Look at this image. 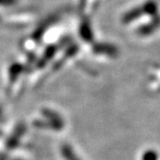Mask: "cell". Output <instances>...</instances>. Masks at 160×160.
<instances>
[{
    "instance_id": "1",
    "label": "cell",
    "mask_w": 160,
    "mask_h": 160,
    "mask_svg": "<svg viewBox=\"0 0 160 160\" xmlns=\"http://www.w3.org/2000/svg\"><path fill=\"white\" fill-rule=\"evenodd\" d=\"M160 26V17H155L150 23H147L138 29V34L141 36H148L153 33Z\"/></svg>"
},
{
    "instance_id": "3",
    "label": "cell",
    "mask_w": 160,
    "mask_h": 160,
    "mask_svg": "<svg viewBox=\"0 0 160 160\" xmlns=\"http://www.w3.org/2000/svg\"><path fill=\"white\" fill-rule=\"evenodd\" d=\"M143 15H145L143 7L135 8V9L129 11V12H128L127 14H124L122 20L123 23H130V22L134 21L135 19H138Z\"/></svg>"
},
{
    "instance_id": "2",
    "label": "cell",
    "mask_w": 160,
    "mask_h": 160,
    "mask_svg": "<svg viewBox=\"0 0 160 160\" xmlns=\"http://www.w3.org/2000/svg\"><path fill=\"white\" fill-rule=\"evenodd\" d=\"M93 49L98 54H106L109 56H114L118 53L117 48L109 43H97L94 45Z\"/></svg>"
},
{
    "instance_id": "5",
    "label": "cell",
    "mask_w": 160,
    "mask_h": 160,
    "mask_svg": "<svg viewBox=\"0 0 160 160\" xmlns=\"http://www.w3.org/2000/svg\"><path fill=\"white\" fill-rule=\"evenodd\" d=\"M63 155L65 156V158L67 160H78L77 157L75 156V154L73 153V152L72 151V148L68 146H65L63 148Z\"/></svg>"
},
{
    "instance_id": "6",
    "label": "cell",
    "mask_w": 160,
    "mask_h": 160,
    "mask_svg": "<svg viewBox=\"0 0 160 160\" xmlns=\"http://www.w3.org/2000/svg\"><path fill=\"white\" fill-rule=\"evenodd\" d=\"M142 160H158V154L154 151H147L143 153Z\"/></svg>"
},
{
    "instance_id": "4",
    "label": "cell",
    "mask_w": 160,
    "mask_h": 160,
    "mask_svg": "<svg viewBox=\"0 0 160 160\" xmlns=\"http://www.w3.org/2000/svg\"><path fill=\"white\" fill-rule=\"evenodd\" d=\"M79 33L81 38L86 41V42H91L93 40V32H92V28H91V23L89 20H85L82 21L81 25H80L79 28Z\"/></svg>"
}]
</instances>
